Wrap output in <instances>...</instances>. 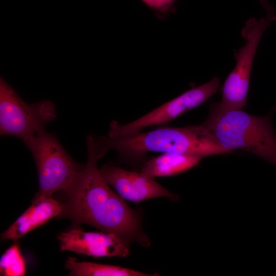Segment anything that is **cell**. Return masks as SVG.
Instances as JSON below:
<instances>
[{
	"label": "cell",
	"mask_w": 276,
	"mask_h": 276,
	"mask_svg": "<svg viewBox=\"0 0 276 276\" xmlns=\"http://www.w3.org/2000/svg\"><path fill=\"white\" fill-rule=\"evenodd\" d=\"M271 116H256L242 109H224L215 104L202 124L224 149L231 152L243 150L276 166V136Z\"/></svg>",
	"instance_id": "obj_3"
},
{
	"label": "cell",
	"mask_w": 276,
	"mask_h": 276,
	"mask_svg": "<svg viewBox=\"0 0 276 276\" xmlns=\"http://www.w3.org/2000/svg\"><path fill=\"white\" fill-rule=\"evenodd\" d=\"M100 172L106 181L124 200L139 203L166 197L175 201L177 196L141 172L131 171L110 164H104Z\"/></svg>",
	"instance_id": "obj_9"
},
{
	"label": "cell",
	"mask_w": 276,
	"mask_h": 276,
	"mask_svg": "<svg viewBox=\"0 0 276 276\" xmlns=\"http://www.w3.org/2000/svg\"><path fill=\"white\" fill-rule=\"evenodd\" d=\"M63 208V202L53 196L35 197L31 205L2 234L1 240H17L51 219L59 217Z\"/></svg>",
	"instance_id": "obj_10"
},
{
	"label": "cell",
	"mask_w": 276,
	"mask_h": 276,
	"mask_svg": "<svg viewBox=\"0 0 276 276\" xmlns=\"http://www.w3.org/2000/svg\"><path fill=\"white\" fill-rule=\"evenodd\" d=\"M70 275L75 276H155L157 273H147L119 266L79 262L69 257L65 263Z\"/></svg>",
	"instance_id": "obj_12"
},
{
	"label": "cell",
	"mask_w": 276,
	"mask_h": 276,
	"mask_svg": "<svg viewBox=\"0 0 276 276\" xmlns=\"http://www.w3.org/2000/svg\"><path fill=\"white\" fill-rule=\"evenodd\" d=\"M56 117V107L52 101L43 100L29 104L1 77V135L14 136L25 143L44 130Z\"/></svg>",
	"instance_id": "obj_5"
},
{
	"label": "cell",
	"mask_w": 276,
	"mask_h": 276,
	"mask_svg": "<svg viewBox=\"0 0 276 276\" xmlns=\"http://www.w3.org/2000/svg\"><path fill=\"white\" fill-rule=\"evenodd\" d=\"M100 158L115 150L124 161L137 162L150 152L172 153L205 157L229 153L202 124L183 127H163L118 137H94Z\"/></svg>",
	"instance_id": "obj_2"
},
{
	"label": "cell",
	"mask_w": 276,
	"mask_h": 276,
	"mask_svg": "<svg viewBox=\"0 0 276 276\" xmlns=\"http://www.w3.org/2000/svg\"><path fill=\"white\" fill-rule=\"evenodd\" d=\"M86 162L74 183L65 193L63 211L59 217L77 225L87 224L101 231L115 234L129 243L150 246L144 232L140 214L133 210L103 178L98 162L94 137L86 138Z\"/></svg>",
	"instance_id": "obj_1"
},
{
	"label": "cell",
	"mask_w": 276,
	"mask_h": 276,
	"mask_svg": "<svg viewBox=\"0 0 276 276\" xmlns=\"http://www.w3.org/2000/svg\"><path fill=\"white\" fill-rule=\"evenodd\" d=\"M264 1V0H260V1Z\"/></svg>",
	"instance_id": "obj_15"
},
{
	"label": "cell",
	"mask_w": 276,
	"mask_h": 276,
	"mask_svg": "<svg viewBox=\"0 0 276 276\" xmlns=\"http://www.w3.org/2000/svg\"><path fill=\"white\" fill-rule=\"evenodd\" d=\"M36 164L38 191L35 197H52L66 193L75 182L84 164L74 159L55 134L39 132L25 143Z\"/></svg>",
	"instance_id": "obj_4"
},
{
	"label": "cell",
	"mask_w": 276,
	"mask_h": 276,
	"mask_svg": "<svg viewBox=\"0 0 276 276\" xmlns=\"http://www.w3.org/2000/svg\"><path fill=\"white\" fill-rule=\"evenodd\" d=\"M219 85L220 79L214 77L210 81L185 91L132 122L121 124L112 121L109 124L108 136L127 135L142 131L147 127L169 122L202 104L217 91Z\"/></svg>",
	"instance_id": "obj_7"
},
{
	"label": "cell",
	"mask_w": 276,
	"mask_h": 276,
	"mask_svg": "<svg viewBox=\"0 0 276 276\" xmlns=\"http://www.w3.org/2000/svg\"><path fill=\"white\" fill-rule=\"evenodd\" d=\"M0 271L1 275L5 276H23L26 274V261L17 243L12 245L2 256Z\"/></svg>",
	"instance_id": "obj_13"
},
{
	"label": "cell",
	"mask_w": 276,
	"mask_h": 276,
	"mask_svg": "<svg viewBox=\"0 0 276 276\" xmlns=\"http://www.w3.org/2000/svg\"><path fill=\"white\" fill-rule=\"evenodd\" d=\"M201 158L193 155L164 153L146 161L140 172L154 178L175 175L195 166Z\"/></svg>",
	"instance_id": "obj_11"
},
{
	"label": "cell",
	"mask_w": 276,
	"mask_h": 276,
	"mask_svg": "<svg viewBox=\"0 0 276 276\" xmlns=\"http://www.w3.org/2000/svg\"><path fill=\"white\" fill-rule=\"evenodd\" d=\"M157 17L163 18L174 10V5L177 0H141Z\"/></svg>",
	"instance_id": "obj_14"
},
{
	"label": "cell",
	"mask_w": 276,
	"mask_h": 276,
	"mask_svg": "<svg viewBox=\"0 0 276 276\" xmlns=\"http://www.w3.org/2000/svg\"><path fill=\"white\" fill-rule=\"evenodd\" d=\"M61 251H71L95 258L126 257L130 254V243L118 235L101 231L86 232L74 227L57 237Z\"/></svg>",
	"instance_id": "obj_8"
},
{
	"label": "cell",
	"mask_w": 276,
	"mask_h": 276,
	"mask_svg": "<svg viewBox=\"0 0 276 276\" xmlns=\"http://www.w3.org/2000/svg\"><path fill=\"white\" fill-rule=\"evenodd\" d=\"M270 21L267 17L249 19L241 34L245 44L234 51L236 66L228 75L222 88V100L216 105L224 109H242L247 96L254 58L261 37Z\"/></svg>",
	"instance_id": "obj_6"
}]
</instances>
